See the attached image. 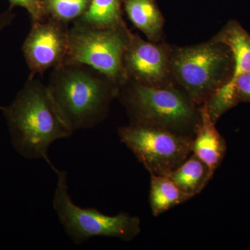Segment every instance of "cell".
Masks as SVG:
<instances>
[{
  "label": "cell",
  "instance_id": "1",
  "mask_svg": "<svg viewBox=\"0 0 250 250\" xmlns=\"http://www.w3.org/2000/svg\"><path fill=\"white\" fill-rule=\"evenodd\" d=\"M11 138V144L24 159L45 160L52 170L57 167L49 159L51 145L73 134L47 85L29 77L14 101L0 106Z\"/></svg>",
  "mask_w": 250,
  "mask_h": 250
},
{
  "label": "cell",
  "instance_id": "2",
  "mask_svg": "<svg viewBox=\"0 0 250 250\" xmlns=\"http://www.w3.org/2000/svg\"><path fill=\"white\" fill-rule=\"evenodd\" d=\"M47 87L75 131L90 129L103 121L121 86L88 65L64 62L54 67Z\"/></svg>",
  "mask_w": 250,
  "mask_h": 250
},
{
  "label": "cell",
  "instance_id": "3",
  "mask_svg": "<svg viewBox=\"0 0 250 250\" xmlns=\"http://www.w3.org/2000/svg\"><path fill=\"white\" fill-rule=\"evenodd\" d=\"M121 98L131 123L158 126L194 137L200 111L188 95L169 85L149 86L131 81L121 91Z\"/></svg>",
  "mask_w": 250,
  "mask_h": 250
},
{
  "label": "cell",
  "instance_id": "4",
  "mask_svg": "<svg viewBox=\"0 0 250 250\" xmlns=\"http://www.w3.org/2000/svg\"><path fill=\"white\" fill-rule=\"evenodd\" d=\"M233 64L230 49L214 39L200 45L177 49L170 54L171 74L196 106L207 103L228 83Z\"/></svg>",
  "mask_w": 250,
  "mask_h": 250
},
{
  "label": "cell",
  "instance_id": "5",
  "mask_svg": "<svg viewBox=\"0 0 250 250\" xmlns=\"http://www.w3.org/2000/svg\"><path fill=\"white\" fill-rule=\"evenodd\" d=\"M54 172L57 182L52 205L72 243L82 244L94 237L116 238L129 242L139 236L141 231L139 218L125 212L115 215H106L96 208L77 205L69 193L67 172L57 168Z\"/></svg>",
  "mask_w": 250,
  "mask_h": 250
},
{
  "label": "cell",
  "instance_id": "6",
  "mask_svg": "<svg viewBox=\"0 0 250 250\" xmlns=\"http://www.w3.org/2000/svg\"><path fill=\"white\" fill-rule=\"evenodd\" d=\"M129 33L125 24L99 28L75 21L69 29L68 51L65 62L88 65L123 86L128 80L124 57Z\"/></svg>",
  "mask_w": 250,
  "mask_h": 250
},
{
  "label": "cell",
  "instance_id": "7",
  "mask_svg": "<svg viewBox=\"0 0 250 250\" xmlns=\"http://www.w3.org/2000/svg\"><path fill=\"white\" fill-rule=\"evenodd\" d=\"M118 134L150 175H168L192 153L193 138L164 128L131 123Z\"/></svg>",
  "mask_w": 250,
  "mask_h": 250
},
{
  "label": "cell",
  "instance_id": "8",
  "mask_svg": "<svg viewBox=\"0 0 250 250\" xmlns=\"http://www.w3.org/2000/svg\"><path fill=\"white\" fill-rule=\"evenodd\" d=\"M68 33L67 24L52 18L33 22L22 48L31 77L42 75L65 62Z\"/></svg>",
  "mask_w": 250,
  "mask_h": 250
},
{
  "label": "cell",
  "instance_id": "9",
  "mask_svg": "<svg viewBox=\"0 0 250 250\" xmlns=\"http://www.w3.org/2000/svg\"><path fill=\"white\" fill-rule=\"evenodd\" d=\"M228 46L233 57V71L226 84L217 90L206 103L212 121L216 123L225 112L236 106L233 85L238 77L250 72V34L236 21H231L215 36Z\"/></svg>",
  "mask_w": 250,
  "mask_h": 250
},
{
  "label": "cell",
  "instance_id": "10",
  "mask_svg": "<svg viewBox=\"0 0 250 250\" xmlns=\"http://www.w3.org/2000/svg\"><path fill=\"white\" fill-rule=\"evenodd\" d=\"M124 65L128 80L149 86H167L170 53L165 47L130 32Z\"/></svg>",
  "mask_w": 250,
  "mask_h": 250
},
{
  "label": "cell",
  "instance_id": "11",
  "mask_svg": "<svg viewBox=\"0 0 250 250\" xmlns=\"http://www.w3.org/2000/svg\"><path fill=\"white\" fill-rule=\"evenodd\" d=\"M200 121L194 135L192 153L214 174L226 154V142L215 128L206 103L200 106Z\"/></svg>",
  "mask_w": 250,
  "mask_h": 250
},
{
  "label": "cell",
  "instance_id": "12",
  "mask_svg": "<svg viewBox=\"0 0 250 250\" xmlns=\"http://www.w3.org/2000/svg\"><path fill=\"white\" fill-rule=\"evenodd\" d=\"M128 18L135 27L149 40L155 42L160 38L164 18L155 0H122Z\"/></svg>",
  "mask_w": 250,
  "mask_h": 250
},
{
  "label": "cell",
  "instance_id": "13",
  "mask_svg": "<svg viewBox=\"0 0 250 250\" xmlns=\"http://www.w3.org/2000/svg\"><path fill=\"white\" fill-rule=\"evenodd\" d=\"M213 175L208 166L192 153L167 177L181 190L194 197L202 191Z\"/></svg>",
  "mask_w": 250,
  "mask_h": 250
},
{
  "label": "cell",
  "instance_id": "14",
  "mask_svg": "<svg viewBox=\"0 0 250 250\" xmlns=\"http://www.w3.org/2000/svg\"><path fill=\"white\" fill-rule=\"evenodd\" d=\"M191 198L167 176L150 175L149 205L154 216H159Z\"/></svg>",
  "mask_w": 250,
  "mask_h": 250
},
{
  "label": "cell",
  "instance_id": "15",
  "mask_svg": "<svg viewBox=\"0 0 250 250\" xmlns=\"http://www.w3.org/2000/svg\"><path fill=\"white\" fill-rule=\"evenodd\" d=\"M122 0H91L85 14L77 20L90 27L111 28L125 24L122 18Z\"/></svg>",
  "mask_w": 250,
  "mask_h": 250
},
{
  "label": "cell",
  "instance_id": "16",
  "mask_svg": "<svg viewBox=\"0 0 250 250\" xmlns=\"http://www.w3.org/2000/svg\"><path fill=\"white\" fill-rule=\"evenodd\" d=\"M91 0H45L46 16L67 24L85 14Z\"/></svg>",
  "mask_w": 250,
  "mask_h": 250
},
{
  "label": "cell",
  "instance_id": "17",
  "mask_svg": "<svg viewBox=\"0 0 250 250\" xmlns=\"http://www.w3.org/2000/svg\"><path fill=\"white\" fill-rule=\"evenodd\" d=\"M233 93L237 104L250 103V72L237 78L233 85Z\"/></svg>",
  "mask_w": 250,
  "mask_h": 250
},
{
  "label": "cell",
  "instance_id": "18",
  "mask_svg": "<svg viewBox=\"0 0 250 250\" xmlns=\"http://www.w3.org/2000/svg\"><path fill=\"white\" fill-rule=\"evenodd\" d=\"M9 1L13 5L25 8L30 14L33 22L40 21L47 16L44 9L43 1L41 0H9Z\"/></svg>",
  "mask_w": 250,
  "mask_h": 250
},
{
  "label": "cell",
  "instance_id": "19",
  "mask_svg": "<svg viewBox=\"0 0 250 250\" xmlns=\"http://www.w3.org/2000/svg\"><path fill=\"white\" fill-rule=\"evenodd\" d=\"M14 16L10 11L0 14V33L12 24Z\"/></svg>",
  "mask_w": 250,
  "mask_h": 250
}]
</instances>
